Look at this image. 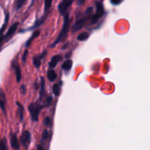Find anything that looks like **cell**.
Returning <instances> with one entry per match:
<instances>
[{
	"mask_svg": "<svg viewBox=\"0 0 150 150\" xmlns=\"http://www.w3.org/2000/svg\"><path fill=\"white\" fill-rule=\"evenodd\" d=\"M70 21H71V18H70V13H69L68 12V13L64 16V22H63L62 27L61 31H60L59 34V35L57 36V38H56L54 42L51 44V48H54V47L57 46V45H58L59 42H61L62 41H63L64 40L66 39L69 32H70Z\"/></svg>",
	"mask_w": 150,
	"mask_h": 150,
	"instance_id": "obj_1",
	"label": "cell"
},
{
	"mask_svg": "<svg viewBox=\"0 0 150 150\" xmlns=\"http://www.w3.org/2000/svg\"><path fill=\"white\" fill-rule=\"evenodd\" d=\"M44 108H45V105L43 103L41 104L38 101L32 103L30 105H29L28 110H29V112L30 114L31 119H32V121L35 122H37L38 121V117H39L40 114L41 110Z\"/></svg>",
	"mask_w": 150,
	"mask_h": 150,
	"instance_id": "obj_2",
	"label": "cell"
},
{
	"mask_svg": "<svg viewBox=\"0 0 150 150\" xmlns=\"http://www.w3.org/2000/svg\"><path fill=\"white\" fill-rule=\"evenodd\" d=\"M95 5L96 11H95V14L92 15V17H91L90 25H93L98 23L100 19L105 14V10H104V7L102 1H96L95 2Z\"/></svg>",
	"mask_w": 150,
	"mask_h": 150,
	"instance_id": "obj_3",
	"label": "cell"
},
{
	"mask_svg": "<svg viewBox=\"0 0 150 150\" xmlns=\"http://www.w3.org/2000/svg\"><path fill=\"white\" fill-rule=\"evenodd\" d=\"M91 17H92V16H87V15H86V16H83V17H81V18L78 19V20L75 22L74 24L73 25V26H72V33H75V32L81 30L82 28L84 27V26L87 24L88 20L90 19Z\"/></svg>",
	"mask_w": 150,
	"mask_h": 150,
	"instance_id": "obj_4",
	"label": "cell"
},
{
	"mask_svg": "<svg viewBox=\"0 0 150 150\" xmlns=\"http://www.w3.org/2000/svg\"><path fill=\"white\" fill-rule=\"evenodd\" d=\"M18 26V22H15L14 23H13V24L10 26V28L8 29L7 32H6L5 35H4L3 36L1 37V39H0L1 45H2L3 42H7L8 40H10V38H12V37L14 35V34L16 33V32L17 31Z\"/></svg>",
	"mask_w": 150,
	"mask_h": 150,
	"instance_id": "obj_5",
	"label": "cell"
},
{
	"mask_svg": "<svg viewBox=\"0 0 150 150\" xmlns=\"http://www.w3.org/2000/svg\"><path fill=\"white\" fill-rule=\"evenodd\" d=\"M74 0H62L58 5V10L61 16H65L68 13V9L73 4Z\"/></svg>",
	"mask_w": 150,
	"mask_h": 150,
	"instance_id": "obj_6",
	"label": "cell"
},
{
	"mask_svg": "<svg viewBox=\"0 0 150 150\" xmlns=\"http://www.w3.org/2000/svg\"><path fill=\"white\" fill-rule=\"evenodd\" d=\"M11 67L15 72V74H16V81L18 83L21 82L22 79V72H21V66L19 64L18 61L17 59H14L13 61L11 62Z\"/></svg>",
	"mask_w": 150,
	"mask_h": 150,
	"instance_id": "obj_7",
	"label": "cell"
},
{
	"mask_svg": "<svg viewBox=\"0 0 150 150\" xmlns=\"http://www.w3.org/2000/svg\"><path fill=\"white\" fill-rule=\"evenodd\" d=\"M31 139H32V134L29 130H24L23 131L22 134L21 135L20 141L21 144L23 145V147L28 149L29 144H30Z\"/></svg>",
	"mask_w": 150,
	"mask_h": 150,
	"instance_id": "obj_8",
	"label": "cell"
},
{
	"mask_svg": "<svg viewBox=\"0 0 150 150\" xmlns=\"http://www.w3.org/2000/svg\"><path fill=\"white\" fill-rule=\"evenodd\" d=\"M47 16H48V14H44L42 17H40V18H37L36 21H35V23L31 27L28 28L27 29H22V30L20 31V32H26V31H30V30H33V29H37V28L40 27L41 25L43 24L44 22L45 21L47 18Z\"/></svg>",
	"mask_w": 150,
	"mask_h": 150,
	"instance_id": "obj_9",
	"label": "cell"
},
{
	"mask_svg": "<svg viewBox=\"0 0 150 150\" xmlns=\"http://www.w3.org/2000/svg\"><path fill=\"white\" fill-rule=\"evenodd\" d=\"M46 54H47V51H44L41 54L34 57L33 59H32V62H33V64L34 66H35V68L38 70V69L40 67L41 62H42V60L45 58Z\"/></svg>",
	"mask_w": 150,
	"mask_h": 150,
	"instance_id": "obj_10",
	"label": "cell"
},
{
	"mask_svg": "<svg viewBox=\"0 0 150 150\" xmlns=\"http://www.w3.org/2000/svg\"><path fill=\"white\" fill-rule=\"evenodd\" d=\"M10 145H11L12 148L15 150H19L20 149V145H19L18 140L17 136L16 133L11 132L10 134Z\"/></svg>",
	"mask_w": 150,
	"mask_h": 150,
	"instance_id": "obj_11",
	"label": "cell"
},
{
	"mask_svg": "<svg viewBox=\"0 0 150 150\" xmlns=\"http://www.w3.org/2000/svg\"><path fill=\"white\" fill-rule=\"evenodd\" d=\"M62 59V56L59 55V54H57V55H55L54 57H53L51 58V61L48 63V65H49V67L51 69H54L56 66L57 65V64L59 63V62L61 61Z\"/></svg>",
	"mask_w": 150,
	"mask_h": 150,
	"instance_id": "obj_12",
	"label": "cell"
},
{
	"mask_svg": "<svg viewBox=\"0 0 150 150\" xmlns=\"http://www.w3.org/2000/svg\"><path fill=\"white\" fill-rule=\"evenodd\" d=\"M0 108L2 112L6 114V96L2 89L1 90V95H0Z\"/></svg>",
	"mask_w": 150,
	"mask_h": 150,
	"instance_id": "obj_13",
	"label": "cell"
},
{
	"mask_svg": "<svg viewBox=\"0 0 150 150\" xmlns=\"http://www.w3.org/2000/svg\"><path fill=\"white\" fill-rule=\"evenodd\" d=\"M40 35V30H35V32L32 33V36L30 37V38H29V39H28V40L26 42V43H25V47H26V48H29V47L30 46V45H31V43H32V41H33L35 38H37L38 37H39Z\"/></svg>",
	"mask_w": 150,
	"mask_h": 150,
	"instance_id": "obj_14",
	"label": "cell"
},
{
	"mask_svg": "<svg viewBox=\"0 0 150 150\" xmlns=\"http://www.w3.org/2000/svg\"><path fill=\"white\" fill-rule=\"evenodd\" d=\"M16 105L18 107V114L20 122L23 121V114H24V107L18 101H16Z\"/></svg>",
	"mask_w": 150,
	"mask_h": 150,
	"instance_id": "obj_15",
	"label": "cell"
},
{
	"mask_svg": "<svg viewBox=\"0 0 150 150\" xmlns=\"http://www.w3.org/2000/svg\"><path fill=\"white\" fill-rule=\"evenodd\" d=\"M73 67V60L72 59H67L63 62L62 64V68L64 71H70Z\"/></svg>",
	"mask_w": 150,
	"mask_h": 150,
	"instance_id": "obj_16",
	"label": "cell"
},
{
	"mask_svg": "<svg viewBox=\"0 0 150 150\" xmlns=\"http://www.w3.org/2000/svg\"><path fill=\"white\" fill-rule=\"evenodd\" d=\"M47 77H48V79L49 80V81L54 82L57 78V75L56 73L55 70L54 69H49L48 70V72H47Z\"/></svg>",
	"mask_w": 150,
	"mask_h": 150,
	"instance_id": "obj_17",
	"label": "cell"
},
{
	"mask_svg": "<svg viewBox=\"0 0 150 150\" xmlns=\"http://www.w3.org/2000/svg\"><path fill=\"white\" fill-rule=\"evenodd\" d=\"M45 79H44L43 77H41V84H40V100H41L43 96L45 95Z\"/></svg>",
	"mask_w": 150,
	"mask_h": 150,
	"instance_id": "obj_18",
	"label": "cell"
},
{
	"mask_svg": "<svg viewBox=\"0 0 150 150\" xmlns=\"http://www.w3.org/2000/svg\"><path fill=\"white\" fill-rule=\"evenodd\" d=\"M89 38V33L87 32H83L82 33H80L77 36L76 39L79 41H85Z\"/></svg>",
	"mask_w": 150,
	"mask_h": 150,
	"instance_id": "obj_19",
	"label": "cell"
},
{
	"mask_svg": "<svg viewBox=\"0 0 150 150\" xmlns=\"http://www.w3.org/2000/svg\"><path fill=\"white\" fill-rule=\"evenodd\" d=\"M53 0H45L44 1V14H48Z\"/></svg>",
	"mask_w": 150,
	"mask_h": 150,
	"instance_id": "obj_20",
	"label": "cell"
},
{
	"mask_svg": "<svg viewBox=\"0 0 150 150\" xmlns=\"http://www.w3.org/2000/svg\"><path fill=\"white\" fill-rule=\"evenodd\" d=\"M53 93L54 94V95L57 97L59 96L60 92H61V86L59 83H55V84L53 86Z\"/></svg>",
	"mask_w": 150,
	"mask_h": 150,
	"instance_id": "obj_21",
	"label": "cell"
},
{
	"mask_svg": "<svg viewBox=\"0 0 150 150\" xmlns=\"http://www.w3.org/2000/svg\"><path fill=\"white\" fill-rule=\"evenodd\" d=\"M9 17H10V15H9L8 13H7V15H6V16H5V19H4V22L1 28V36H2V35H4L3 33H4V31L5 30L6 27H7V23H8V21H9Z\"/></svg>",
	"mask_w": 150,
	"mask_h": 150,
	"instance_id": "obj_22",
	"label": "cell"
},
{
	"mask_svg": "<svg viewBox=\"0 0 150 150\" xmlns=\"http://www.w3.org/2000/svg\"><path fill=\"white\" fill-rule=\"evenodd\" d=\"M0 150H8L7 139H6L5 137H4L1 139V143H0Z\"/></svg>",
	"mask_w": 150,
	"mask_h": 150,
	"instance_id": "obj_23",
	"label": "cell"
},
{
	"mask_svg": "<svg viewBox=\"0 0 150 150\" xmlns=\"http://www.w3.org/2000/svg\"><path fill=\"white\" fill-rule=\"evenodd\" d=\"M26 1V0H17L16 1V10H19L23 6V4H25V2Z\"/></svg>",
	"mask_w": 150,
	"mask_h": 150,
	"instance_id": "obj_24",
	"label": "cell"
},
{
	"mask_svg": "<svg viewBox=\"0 0 150 150\" xmlns=\"http://www.w3.org/2000/svg\"><path fill=\"white\" fill-rule=\"evenodd\" d=\"M52 100H53V98L51 96H49L48 98H47L46 99H45V102L43 103L45 108H46V107H49L50 105H51V103H52Z\"/></svg>",
	"mask_w": 150,
	"mask_h": 150,
	"instance_id": "obj_25",
	"label": "cell"
},
{
	"mask_svg": "<svg viewBox=\"0 0 150 150\" xmlns=\"http://www.w3.org/2000/svg\"><path fill=\"white\" fill-rule=\"evenodd\" d=\"M44 125L47 127L52 125V120L49 117H46L44 119Z\"/></svg>",
	"mask_w": 150,
	"mask_h": 150,
	"instance_id": "obj_26",
	"label": "cell"
},
{
	"mask_svg": "<svg viewBox=\"0 0 150 150\" xmlns=\"http://www.w3.org/2000/svg\"><path fill=\"white\" fill-rule=\"evenodd\" d=\"M48 136H49V134H48V131L47 130H44L43 132H42V141H45V140H47L48 138Z\"/></svg>",
	"mask_w": 150,
	"mask_h": 150,
	"instance_id": "obj_27",
	"label": "cell"
},
{
	"mask_svg": "<svg viewBox=\"0 0 150 150\" xmlns=\"http://www.w3.org/2000/svg\"><path fill=\"white\" fill-rule=\"evenodd\" d=\"M92 11H93V7H89L86 10V12H85V15H87V16H92Z\"/></svg>",
	"mask_w": 150,
	"mask_h": 150,
	"instance_id": "obj_28",
	"label": "cell"
},
{
	"mask_svg": "<svg viewBox=\"0 0 150 150\" xmlns=\"http://www.w3.org/2000/svg\"><path fill=\"white\" fill-rule=\"evenodd\" d=\"M28 54H29V52H28V50L26 49V50H25L24 52H23V57H22V62H23V64H24V63L26 62V57H27Z\"/></svg>",
	"mask_w": 150,
	"mask_h": 150,
	"instance_id": "obj_29",
	"label": "cell"
},
{
	"mask_svg": "<svg viewBox=\"0 0 150 150\" xmlns=\"http://www.w3.org/2000/svg\"><path fill=\"white\" fill-rule=\"evenodd\" d=\"M122 1L123 0H110V1H111L113 5H119V4L122 2Z\"/></svg>",
	"mask_w": 150,
	"mask_h": 150,
	"instance_id": "obj_30",
	"label": "cell"
},
{
	"mask_svg": "<svg viewBox=\"0 0 150 150\" xmlns=\"http://www.w3.org/2000/svg\"><path fill=\"white\" fill-rule=\"evenodd\" d=\"M21 93L23 94V95H25V94H26V86H25L24 85H22V86H21Z\"/></svg>",
	"mask_w": 150,
	"mask_h": 150,
	"instance_id": "obj_31",
	"label": "cell"
},
{
	"mask_svg": "<svg viewBox=\"0 0 150 150\" xmlns=\"http://www.w3.org/2000/svg\"><path fill=\"white\" fill-rule=\"evenodd\" d=\"M85 1H86V0H77V3L79 6H81L82 5V4H84Z\"/></svg>",
	"mask_w": 150,
	"mask_h": 150,
	"instance_id": "obj_32",
	"label": "cell"
},
{
	"mask_svg": "<svg viewBox=\"0 0 150 150\" xmlns=\"http://www.w3.org/2000/svg\"><path fill=\"white\" fill-rule=\"evenodd\" d=\"M36 150H45V149H44V148L42 147V146H41V145H38V146H37Z\"/></svg>",
	"mask_w": 150,
	"mask_h": 150,
	"instance_id": "obj_33",
	"label": "cell"
}]
</instances>
